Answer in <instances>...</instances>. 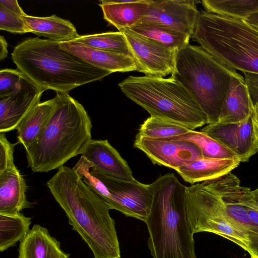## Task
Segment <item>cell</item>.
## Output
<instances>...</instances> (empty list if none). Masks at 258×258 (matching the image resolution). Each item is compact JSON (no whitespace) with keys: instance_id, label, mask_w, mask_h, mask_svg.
I'll return each mask as SVG.
<instances>
[{"instance_id":"18","label":"cell","mask_w":258,"mask_h":258,"mask_svg":"<svg viewBox=\"0 0 258 258\" xmlns=\"http://www.w3.org/2000/svg\"><path fill=\"white\" fill-rule=\"evenodd\" d=\"M253 104L243 77L239 73L233 76L217 123H232L249 118Z\"/></svg>"},{"instance_id":"30","label":"cell","mask_w":258,"mask_h":258,"mask_svg":"<svg viewBox=\"0 0 258 258\" xmlns=\"http://www.w3.org/2000/svg\"><path fill=\"white\" fill-rule=\"evenodd\" d=\"M190 130L177 123L150 116L141 125L138 134L162 140L185 134Z\"/></svg>"},{"instance_id":"14","label":"cell","mask_w":258,"mask_h":258,"mask_svg":"<svg viewBox=\"0 0 258 258\" xmlns=\"http://www.w3.org/2000/svg\"><path fill=\"white\" fill-rule=\"evenodd\" d=\"M44 91L24 75L11 93L0 97V133L16 129L25 115L40 102Z\"/></svg>"},{"instance_id":"28","label":"cell","mask_w":258,"mask_h":258,"mask_svg":"<svg viewBox=\"0 0 258 258\" xmlns=\"http://www.w3.org/2000/svg\"><path fill=\"white\" fill-rule=\"evenodd\" d=\"M74 41L98 49L131 56L125 36L120 31L79 35Z\"/></svg>"},{"instance_id":"1","label":"cell","mask_w":258,"mask_h":258,"mask_svg":"<svg viewBox=\"0 0 258 258\" xmlns=\"http://www.w3.org/2000/svg\"><path fill=\"white\" fill-rule=\"evenodd\" d=\"M46 184L69 224L87 243L94 258H120L111 209L100 195L73 168L66 166L59 168Z\"/></svg>"},{"instance_id":"21","label":"cell","mask_w":258,"mask_h":258,"mask_svg":"<svg viewBox=\"0 0 258 258\" xmlns=\"http://www.w3.org/2000/svg\"><path fill=\"white\" fill-rule=\"evenodd\" d=\"M60 247V242L48 230L39 224L33 225L20 241L19 258H69Z\"/></svg>"},{"instance_id":"20","label":"cell","mask_w":258,"mask_h":258,"mask_svg":"<svg viewBox=\"0 0 258 258\" xmlns=\"http://www.w3.org/2000/svg\"><path fill=\"white\" fill-rule=\"evenodd\" d=\"M25 180L17 166L0 173V214L13 215L29 208Z\"/></svg>"},{"instance_id":"27","label":"cell","mask_w":258,"mask_h":258,"mask_svg":"<svg viewBox=\"0 0 258 258\" xmlns=\"http://www.w3.org/2000/svg\"><path fill=\"white\" fill-rule=\"evenodd\" d=\"M202 4L207 12L245 20L258 13V0H203Z\"/></svg>"},{"instance_id":"19","label":"cell","mask_w":258,"mask_h":258,"mask_svg":"<svg viewBox=\"0 0 258 258\" xmlns=\"http://www.w3.org/2000/svg\"><path fill=\"white\" fill-rule=\"evenodd\" d=\"M150 0H101L103 18L118 31L138 24L147 13Z\"/></svg>"},{"instance_id":"17","label":"cell","mask_w":258,"mask_h":258,"mask_svg":"<svg viewBox=\"0 0 258 258\" xmlns=\"http://www.w3.org/2000/svg\"><path fill=\"white\" fill-rule=\"evenodd\" d=\"M59 45L61 48L87 63L111 73L137 70L133 58L127 54L98 49L74 40L59 42Z\"/></svg>"},{"instance_id":"29","label":"cell","mask_w":258,"mask_h":258,"mask_svg":"<svg viewBox=\"0 0 258 258\" xmlns=\"http://www.w3.org/2000/svg\"><path fill=\"white\" fill-rule=\"evenodd\" d=\"M192 142L201 149L204 157L210 158H239L234 153L201 131L190 130L188 133L166 139Z\"/></svg>"},{"instance_id":"13","label":"cell","mask_w":258,"mask_h":258,"mask_svg":"<svg viewBox=\"0 0 258 258\" xmlns=\"http://www.w3.org/2000/svg\"><path fill=\"white\" fill-rule=\"evenodd\" d=\"M198 2L192 0H150L147 13L139 23L160 25L191 36L199 12L197 8Z\"/></svg>"},{"instance_id":"22","label":"cell","mask_w":258,"mask_h":258,"mask_svg":"<svg viewBox=\"0 0 258 258\" xmlns=\"http://www.w3.org/2000/svg\"><path fill=\"white\" fill-rule=\"evenodd\" d=\"M239 158H203L175 170L187 182L195 183L213 179L228 174L238 166Z\"/></svg>"},{"instance_id":"24","label":"cell","mask_w":258,"mask_h":258,"mask_svg":"<svg viewBox=\"0 0 258 258\" xmlns=\"http://www.w3.org/2000/svg\"><path fill=\"white\" fill-rule=\"evenodd\" d=\"M29 33L59 42L74 40L79 35L69 20L55 15L39 17L25 14L22 16Z\"/></svg>"},{"instance_id":"23","label":"cell","mask_w":258,"mask_h":258,"mask_svg":"<svg viewBox=\"0 0 258 258\" xmlns=\"http://www.w3.org/2000/svg\"><path fill=\"white\" fill-rule=\"evenodd\" d=\"M56 105V99L40 102L32 108L17 126L18 142L25 149L40 137L49 121Z\"/></svg>"},{"instance_id":"38","label":"cell","mask_w":258,"mask_h":258,"mask_svg":"<svg viewBox=\"0 0 258 258\" xmlns=\"http://www.w3.org/2000/svg\"><path fill=\"white\" fill-rule=\"evenodd\" d=\"M8 44L3 36H0V60L7 57L8 54Z\"/></svg>"},{"instance_id":"7","label":"cell","mask_w":258,"mask_h":258,"mask_svg":"<svg viewBox=\"0 0 258 258\" xmlns=\"http://www.w3.org/2000/svg\"><path fill=\"white\" fill-rule=\"evenodd\" d=\"M237 74L201 46L188 44L178 51L171 76L193 96L209 124L218 122L232 77Z\"/></svg>"},{"instance_id":"34","label":"cell","mask_w":258,"mask_h":258,"mask_svg":"<svg viewBox=\"0 0 258 258\" xmlns=\"http://www.w3.org/2000/svg\"><path fill=\"white\" fill-rule=\"evenodd\" d=\"M240 203L250 218L258 225V188L251 190L250 188L243 186Z\"/></svg>"},{"instance_id":"33","label":"cell","mask_w":258,"mask_h":258,"mask_svg":"<svg viewBox=\"0 0 258 258\" xmlns=\"http://www.w3.org/2000/svg\"><path fill=\"white\" fill-rule=\"evenodd\" d=\"M19 142L11 143L5 133H0V173L16 167L14 162V147Z\"/></svg>"},{"instance_id":"25","label":"cell","mask_w":258,"mask_h":258,"mask_svg":"<svg viewBox=\"0 0 258 258\" xmlns=\"http://www.w3.org/2000/svg\"><path fill=\"white\" fill-rule=\"evenodd\" d=\"M129 29L141 36L172 49L179 51L189 44V35L160 25L139 23Z\"/></svg>"},{"instance_id":"3","label":"cell","mask_w":258,"mask_h":258,"mask_svg":"<svg viewBox=\"0 0 258 258\" xmlns=\"http://www.w3.org/2000/svg\"><path fill=\"white\" fill-rule=\"evenodd\" d=\"M11 55L19 70L44 91L69 94L76 87L111 74L63 49L59 42L38 37L18 44Z\"/></svg>"},{"instance_id":"31","label":"cell","mask_w":258,"mask_h":258,"mask_svg":"<svg viewBox=\"0 0 258 258\" xmlns=\"http://www.w3.org/2000/svg\"><path fill=\"white\" fill-rule=\"evenodd\" d=\"M0 29L16 34L29 33L21 15L9 11L1 5Z\"/></svg>"},{"instance_id":"35","label":"cell","mask_w":258,"mask_h":258,"mask_svg":"<svg viewBox=\"0 0 258 258\" xmlns=\"http://www.w3.org/2000/svg\"><path fill=\"white\" fill-rule=\"evenodd\" d=\"M244 75L251 100L253 105H258V74L244 73Z\"/></svg>"},{"instance_id":"37","label":"cell","mask_w":258,"mask_h":258,"mask_svg":"<svg viewBox=\"0 0 258 258\" xmlns=\"http://www.w3.org/2000/svg\"><path fill=\"white\" fill-rule=\"evenodd\" d=\"M253 132L258 146V105H253L252 113L251 115Z\"/></svg>"},{"instance_id":"12","label":"cell","mask_w":258,"mask_h":258,"mask_svg":"<svg viewBox=\"0 0 258 258\" xmlns=\"http://www.w3.org/2000/svg\"><path fill=\"white\" fill-rule=\"evenodd\" d=\"M134 146L143 151L154 164L175 170L204 158L197 145L184 140L154 139L137 134Z\"/></svg>"},{"instance_id":"16","label":"cell","mask_w":258,"mask_h":258,"mask_svg":"<svg viewBox=\"0 0 258 258\" xmlns=\"http://www.w3.org/2000/svg\"><path fill=\"white\" fill-rule=\"evenodd\" d=\"M81 155L91 163L92 173L126 181L136 180L127 162L107 140L91 139Z\"/></svg>"},{"instance_id":"11","label":"cell","mask_w":258,"mask_h":258,"mask_svg":"<svg viewBox=\"0 0 258 258\" xmlns=\"http://www.w3.org/2000/svg\"><path fill=\"white\" fill-rule=\"evenodd\" d=\"M239 178L230 172L207 182L208 188L221 198L228 215L243 229L250 244L251 258H258V225L241 204L242 187Z\"/></svg>"},{"instance_id":"39","label":"cell","mask_w":258,"mask_h":258,"mask_svg":"<svg viewBox=\"0 0 258 258\" xmlns=\"http://www.w3.org/2000/svg\"><path fill=\"white\" fill-rule=\"evenodd\" d=\"M246 21L258 28V13L253 14L247 19Z\"/></svg>"},{"instance_id":"4","label":"cell","mask_w":258,"mask_h":258,"mask_svg":"<svg viewBox=\"0 0 258 258\" xmlns=\"http://www.w3.org/2000/svg\"><path fill=\"white\" fill-rule=\"evenodd\" d=\"M54 97L56 107L43 133L25 149L33 172L59 169L92 139L91 120L83 106L69 94L56 93Z\"/></svg>"},{"instance_id":"10","label":"cell","mask_w":258,"mask_h":258,"mask_svg":"<svg viewBox=\"0 0 258 258\" xmlns=\"http://www.w3.org/2000/svg\"><path fill=\"white\" fill-rule=\"evenodd\" d=\"M104 184L109 196L107 203L111 209H115L126 216L145 222L150 212L152 194L150 184L136 180L126 181L92 173Z\"/></svg>"},{"instance_id":"9","label":"cell","mask_w":258,"mask_h":258,"mask_svg":"<svg viewBox=\"0 0 258 258\" xmlns=\"http://www.w3.org/2000/svg\"><path fill=\"white\" fill-rule=\"evenodd\" d=\"M120 31L125 36L137 71L147 76L163 78L174 72L178 50L141 36L129 28Z\"/></svg>"},{"instance_id":"32","label":"cell","mask_w":258,"mask_h":258,"mask_svg":"<svg viewBox=\"0 0 258 258\" xmlns=\"http://www.w3.org/2000/svg\"><path fill=\"white\" fill-rule=\"evenodd\" d=\"M24 75L18 70L4 69L0 71V97L11 93Z\"/></svg>"},{"instance_id":"6","label":"cell","mask_w":258,"mask_h":258,"mask_svg":"<svg viewBox=\"0 0 258 258\" xmlns=\"http://www.w3.org/2000/svg\"><path fill=\"white\" fill-rule=\"evenodd\" d=\"M123 93L151 116L190 130L208 124V118L188 90L175 78L130 76L118 84Z\"/></svg>"},{"instance_id":"2","label":"cell","mask_w":258,"mask_h":258,"mask_svg":"<svg viewBox=\"0 0 258 258\" xmlns=\"http://www.w3.org/2000/svg\"><path fill=\"white\" fill-rule=\"evenodd\" d=\"M152 202L145 221L153 258H197L185 208L186 187L173 173L150 184Z\"/></svg>"},{"instance_id":"8","label":"cell","mask_w":258,"mask_h":258,"mask_svg":"<svg viewBox=\"0 0 258 258\" xmlns=\"http://www.w3.org/2000/svg\"><path fill=\"white\" fill-rule=\"evenodd\" d=\"M185 208L192 234L209 232L226 238L251 254L250 241L226 212L220 197L203 183L186 186Z\"/></svg>"},{"instance_id":"5","label":"cell","mask_w":258,"mask_h":258,"mask_svg":"<svg viewBox=\"0 0 258 258\" xmlns=\"http://www.w3.org/2000/svg\"><path fill=\"white\" fill-rule=\"evenodd\" d=\"M190 38L227 67L258 74V28L246 20L202 10Z\"/></svg>"},{"instance_id":"36","label":"cell","mask_w":258,"mask_h":258,"mask_svg":"<svg viewBox=\"0 0 258 258\" xmlns=\"http://www.w3.org/2000/svg\"><path fill=\"white\" fill-rule=\"evenodd\" d=\"M0 5L9 11L21 16L26 14L16 0H1Z\"/></svg>"},{"instance_id":"26","label":"cell","mask_w":258,"mask_h":258,"mask_svg":"<svg viewBox=\"0 0 258 258\" xmlns=\"http://www.w3.org/2000/svg\"><path fill=\"white\" fill-rule=\"evenodd\" d=\"M31 219L21 213L0 214V251L3 252L21 241L30 231Z\"/></svg>"},{"instance_id":"15","label":"cell","mask_w":258,"mask_h":258,"mask_svg":"<svg viewBox=\"0 0 258 258\" xmlns=\"http://www.w3.org/2000/svg\"><path fill=\"white\" fill-rule=\"evenodd\" d=\"M201 132L234 153L241 162L248 161L258 152L251 116L246 120L237 123L209 124Z\"/></svg>"}]
</instances>
